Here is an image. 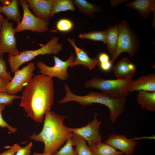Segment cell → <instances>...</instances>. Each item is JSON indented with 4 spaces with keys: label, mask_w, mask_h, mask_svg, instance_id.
Returning a JSON list of instances; mask_svg holds the SVG:
<instances>
[{
    "label": "cell",
    "mask_w": 155,
    "mask_h": 155,
    "mask_svg": "<svg viewBox=\"0 0 155 155\" xmlns=\"http://www.w3.org/2000/svg\"><path fill=\"white\" fill-rule=\"evenodd\" d=\"M52 78L42 74L33 76L22 92L20 105L27 116L37 123L42 122L45 113L50 111L54 100Z\"/></svg>",
    "instance_id": "1"
},
{
    "label": "cell",
    "mask_w": 155,
    "mask_h": 155,
    "mask_svg": "<svg viewBox=\"0 0 155 155\" xmlns=\"http://www.w3.org/2000/svg\"><path fill=\"white\" fill-rule=\"evenodd\" d=\"M9 148L0 154V155H14L16 152L20 150L22 147L17 144H15L13 146L9 147Z\"/></svg>",
    "instance_id": "31"
},
{
    "label": "cell",
    "mask_w": 155,
    "mask_h": 155,
    "mask_svg": "<svg viewBox=\"0 0 155 155\" xmlns=\"http://www.w3.org/2000/svg\"><path fill=\"white\" fill-rule=\"evenodd\" d=\"M33 155H50L45 153H39L36 152H35L33 153Z\"/></svg>",
    "instance_id": "38"
},
{
    "label": "cell",
    "mask_w": 155,
    "mask_h": 155,
    "mask_svg": "<svg viewBox=\"0 0 155 155\" xmlns=\"http://www.w3.org/2000/svg\"><path fill=\"white\" fill-rule=\"evenodd\" d=\"M137 95L138 103L143 108L150 111H155V92L139 91Z\"/></svg>",
    "instance_id": "20"
},
{
    "label": "cell",
    "mask_w": 155,
    "mask_h": 155,
    "mask_svg": "<svg viewBox=\"0 0 155 155\" xmlns=\"http://www.w3.org/2000/svg\"><path fill=\"white\" fill-rule=\"evenodd\" d=\"M16 33L13 23L4 18L0 28V57L5 53L12 56L20 54L16 47Z\"/></svg>",
    "instance_id": "9"
},
{
    "label": "cell",
    "mask_w": 155,
    "mask_h": 155,
    "mask_svg": "<svg viewBox=\"0 0 155 155\" xmlns=\"http://www.w3.org/2000/svg\"><path fill=\"white\" fill-rule=\"evenodd\" d=\"M72 1L74 5H75L80 11L91 17H94V13L101 11L99 6L85 0H75Z\"/></svg>",
    "instance_id": "22"
},
{
    "label": "cell",
    "mask_w": 155,
    "mask_h": 155,
    "mask_svg": "<svg viewBox=\"0 0 155 155\" xmlns=\"http://www.w3.org/2000/svg\"><path fill=\"white\" fill-rule=\"evenodd\" d=\"M20 4L23 9V14L20 22L15 28L16 32L30 30L39 34L48 30V22L38 18L30 11L26 0H20Z\"/></svg>",
    "instance_id": "7"
},
{
    "label": "cell",
    "mask_w": 155,
    "mask_h": 155,
    "mask_svg": "<svg viewBox=\"0 0 155 155\" xmlns=\"http://www.w3.org/2000/svg\"><path fill=\"white\" fill-rule=\"evenodd\" d=\"M32 146V142H30L25 147H22L16 152L15 155H30Z\"/></svg>",
    "instance_id": "32"
},
{
    "label": "cell",
    "mask_w": 155,
    "mask_h": 155,
    "mask_svg": "<svg viewBox=\"0 0 155 155\" xmlns=\"http://www.w3.org/2000/svg\"><path fill=\"white\" fill-rule=\"evenodd\" d=\"M129 92L134 91L155 92V74L150 73L130 82L127 88Z\"/></svg>",
    "instance_id": "14"
},
{
    "label": "cell",
    "mask_w": 155,
    "mask_h": 155,
    "mask_svg": "<svg viewBox=\"0 0 155 155\" xmlns=\"http://www.w3.org/2000/svg\"><path fill=\"white\" fill-rule=\"evenodd\" d=\"M126 6L136 10L143 18L148 19L150 13H155V1L154 0H135L129 2Z\"/></svg>",
    "instance_id": "17"
},
{
    "label": "cell",
    "mask_w": 155,
    "mask_h": 155,
    "mask_svg": "<svg viewBox=\"0 0 155 155\" xmlns=\"http://www.w3.org/2000/svg\"><path fill=\"white\" fill-rule=\"evenodd\" d=\"M65 95L59 101V103L72 101L84 106L95 103L104 105L109 109L110 120L113 123L116 122L125 108L126 98H115L102 92L94 91L90 92L84 96L78 95L72 93L67 84H65Z\"/></svg>",
    "instance_id": "3"
},
{
    "label": "cell",
    "mask_w": 155,
    "mask_h": 155,
    "mask_svg": "<svg viewBox=\"0 0 155 155\" xmlns=\"http://www.w3.org/2000/svg\"><path fill=\"white\" fill-rule=\"evenodd\" d=\"M66 117L49 111L45 114L44 123L41 132L34 133L30 139L44 144V153L53 155L72 135L69 128L64 125L63 121Z\"/></svg>",
    "instance_id": "2"
},
{
    "label": "cell",
    "mask_w": 155,
    "mask_h": 155,
    "mask_svg": "<svg viewBox=\"0 0 155 155\" xmlns=\"http://www.w3.org/2000/svg\"><path fill=\"white\" fill-rule=\"evenodd\" d=\"M98 60L99 63L104 62L110 61L109 57L108 55L104 53H101L99 55Z\"/></svg>",
    "instance_id": "35"
},
{
    "label": "cell",
    "mask_w": 155,
    "mask_h": 155,
    "mask_svg": "<svg viewBox=\"0 0 155 155\" xmlns=\"http://www.w3.org/2000/svg\"><path fill=\"white\" fill-rule=\"evenodd\" d=\"M58 38L55 36L39 49L24 50L16 56L9 54L8 61L11 71L14 73L23 63L32 60L39 55L57 54L63 48L62 44L58 43Z\"/></svg>",
    "instance_id": "5"
},
{
    "label": "cell",
    "mask_w": 155,
    "mask_h": 155,
    "mask_svg": "<svg viewBox=\"0 0 155 155\" xmlns=\"http://www.w3.org/2000/svg\"><path fill=\"white\" fill-rule=\"evenodd\" d=\"M0 77L11 81L13 77L9 71L7 70L6 62L3 57H0Z\"/></svg>",
    "instance_id": "29"
},
{
    "label": "cell",
    "mask_w": 155,
    "mask_h": 155,
    "mask_svg": "<svg viewBox=\"0 0 155 155\" xmlns=\"http://www.w3.org/2000/svg\"><path fill=\"white\" fill-rule=\"evenodd\" d=\"M117 25L118 28V42L115 54L110 60L112 64L122 53L125 52L131 57L134 56L139 46L137 36L126 21H122Z\"/></svg>",
    "instance_id": "6"
},
{
    "label": "cell",
    "mask_w": 155,
    "mask_h": 155,
    "mask_svg": "<svg viewBox=\"0 0 155 155\" xmlns=\"http://www.w3.org/2000/svg\"><path fill=\"white\" fill-rule=\"evenodd\" d=\"M1 13L0 12V28L2 25V22L4 19L3 16L1 14Z\"/></svg>",
    "instance_id": "37"
},
{
    "label": "cell",
    "mask_w": 155,
    "mask_h": 155,
    "mask_svg": "<svg viewBox=\"0 0 155 155\" xmlns=\"http://www.w3.org/2000/svg\"><path fill=\"white\" fill-rule=\"evenodd\" d=\"M5 107V105L0 104V127L1 128H7L9 131L11 133H14L17 130V129L9 125L8 123L3 119L2 115V111Z\"/></svg>",
    "instance_id": "30"
},
{
    "label": "cell",
    "mask_w": 155,
    "mask_h": 155,
    "mask_svg": "<svg viewBox=\"0 0 155 155\" xmlns=\"http://www.w3.org/2000/svg\"><path fill=\"white\" fill-rule=\"evenodd\" d=\"M132 79H106L96 76L87 80L84 86L101 90L115 98H126L128 96L127 88Z\"/></svg>",
    "instance_id": "4"
},
{
    "label": "cell",
    "mask_w": 155,
    "mask_h": 155,
    "mask_svg": "<svg viewBox=\"0 0 155 155\" xmlns=\"http://www.w3.org/2000/svg\"><path fill=\"white\" fill-rule=\"evenodd\" d=\"M93 155H123L120 151L117 150L109 145L100 142L92 148H90Z\"/></svg>",
    "instance_id": "23"
},
{
    "label": "cell",
    "mask_w": 155,
    "mask_h": 155,
    "mask_svg": "<svg viewBox=\"0 0 155 155\" xmlns=\"http://www.w3.org/2000/svg\"><path fill=\"white\" fill-rule=\"evenodd\" d=\"M68 40L73 48L76 55V57L73 63V67L82 65L92 70L99 65L98 59L95 57L94 58L90 57L84 49L79 48L76 46L74 39L68 38Z\"/></svg>",
    "instance_id": "15"
},
{
    "label": "cell",
    "mask_w": 155,
    "mask_h": 155,
    "mask_svg": "<svg viewBox=\"0 0 155 155\" xmlns=\"http://www.w3.org/2000/svg\"><path fill=\"white\" fill-rule=\"evenodd\" d=\"M21 96L15 94H10L6 92H0V104L8 105L12 103L16 99H21Z\"/></svg>",
    "instance_id": "28"
},
{
    "label": "cell",
    "mask_w": 155,
    "mask_h": 155,
    "mask_svg": "<svg viewBox=\"0 0 155 155\" xmlns=\"http://www.w3.org/2000/svg\"><path fill=\"white\" fill-rule=\"evenodd\" d=\"M72 1L70 0H54L51 18H53L56 13L61 11H75V7Z\"/></svg>",
    "instance_id": "24"
},
{
    "label": "cell",
    "mask_w": 155,
    "mask_h": 155,
    "mask_svg": "<svg viewBox=\"0 0 155 155\" xmlns=\"http://www.w3.org/2000/svg\"><path fill=\"white\" fill-rule=\"evenodd\" d=\"M127 0H111L110 1V4L113 7H115L118 5L119 4L125 1H126Z\"/></svg>",
    "instance_id": "36"
},
{
    "label": "cell",
    "mask_w": 155,
    "mask_h": 155,
    "mask_svg": "<svg viewBox=\"0 0 155 155\" xmlns=\"http://www.w3.org/2000/svg\"><path fill=\"white\" fill-rule=\"evenodd\" d=\"M35 68V63L30 62L22 69L16 71L14 77L7 85V93L13 95L21 91L31 80Z\"/></svg>",
    "instance_id": "10"
},
{
    "label": "cell",
    "mask_w": 155,
    "mask_h": 155,
    "mask_svg": "<svg viewBox=\"0 0 155 155\" xmlns=\"http://www.w3.org/2000/svg\"><path fill=\"white\" fill-rule=\"evenodd\" d=\"M18 0H12L8 5H0V12L4 13L9 21L13 20L17 24L22 19V16L18 8Z\"/></svg>",
    "instance_id": "18"
},
{
    "label": "cell",
    "mask_w": 155,
    "mask_h": 155,
    "mask_svg": "<svg viewBox=\"0 0 155 155\" xmlns=\"http://www.w3.org/2000/svg\"><path fill=\"white\" fill-rule=\"evenodd\" d=\"M101 69L104 71H108L111 68L112 64L110 61L103 63H99Z\"/></svg>",
    "instance_id": "34"
},
{
    "label": "cell",
    "mask_w": 155,
    "mask_h": 155,
    "mask_svg": "<svg viewBox=\"0 0 155 155\" xmlns=\"http://www.w3.org/2000/svg\"><path fill=\"white\" fill-rule=\"evenodd\" d=\"M72 141L76 155H93L86 140L79 135L72 133Z\"/></svg>",
    "instance_id": "21"
},
{
    "label": "cell",
    "mask_w": 155,
    "mask_h": 155,
    "mask_svg": "<svg viewBox=\"0 0 155 155\" xmlns=\"http://www.w3.org/2000/svg\"><path fill=\"white\" fill-rule=\"evenodd\" d=\"M72 137V136L69 137L64 146L53 155H76L73 147Z\"/></svg>",
    "instance_id": "26"
},
{
    "label": "cell",
    "mask_w": 155,
    "mask_h": 155,
    "mask_svg": "<svg viewBox=\"0 0 155 155\" xmlns=\"http://www.w3.org/2000/svg\"><path fill=\"white\" fill-rule=\"evenodd\" d=\"M37 17L48 22L50 20L54 0H26Z\"/></svg>",
    "instance_id": "13"
},
{
    "label": "cell",
    "mask_w": 155,
    "mask_h": 155,
    "mask_svg": "<svg viewBox=\"0 0 155 155\" xmlns=\"http://www.w3.org/2000/svg\"><path fill=\"white\" fill-rule=\"evenodd\" d=\"M53 58L55 65L52 67L47 65L41 61L37 62L36 65L39 70V72L50 78L55 77L62 81L66 80L69 78L68 67H74L73 63L75 58L73 54L71 53L69 58L65 61L56 56H53Z\"/></svg>",
    "instance_id": "8"
},
{
    "label": "cell",
    "mask_w": 155,
    "mask_h": 155,
    "mask_svg": "<svg viewBox=\"0 0 155 155\" xmlns=\"http://www.w3.org/2000/svg\"><path fill=\"white\" fill-rule=\"evenodd\" d=\"M73 27L72 22L67 19H62L57 23L56 27L59 31L63 32H68L71 30Z\"/></svg>",
    "instance_id": "27"
},
{
    "label": "cell",
    "mask_w": 155,
    "mask_h": 155,
    "mask_svg": "<svg viewBox=\"0 0 155 155\" xmlns=\"http://www.w3.org/2000/svg\"><path fill=\"white\" fill-rule=\"evenodd\" d=\"M106 44L112 58L116 52L118 36V28L117 24L113 25L105 30Z\"/></svg>",
    "instance_id": "19"
},
{
    "label": "cell",
    "mask_w": 155,
    "mask_h": 155,
    "mask_svg": "<svg viewBox=\"0 0 155 155\" xmlns=\"http://www.w3.org/2000/svg\"><path fill=\"white\" fill-rule=\"evenodd\" d=\"M97 116V113H95L93 120L84 126L78 128H69L70 132L76 134L84 138L90 148L101 142L102 139L99 132L102 121L98 120Z\"/></svg>",
    "instance_id": "11"
},
{
    "label": "cell",
    "mask_w": 155,
    "mask_h": 155,
    "mask_svg": "<svg viewBox=\"0 0 155 155\" xmlns=\"http://www.w3.org/2000/svg\"><path fill=\"white\" fill-rule=\"evenodd\" d=\"M9 81L0 77V92L7 93V86Z\"/></svg>",
    "instance_id": "33"
},
{
    "label": "cell",
    "mask_w": 155,
    "mask_h": 155,
    "mask_svg": "<svg viewBox=\"0 0 155 155\" xmlns=\"http://www.w3.org/2000/svg\"><path fill=\"white\" fill-rule=\"evenodd\" d=\"M79 37L82 39H86L95 41H100L106 44L105 30L94 31L88 33L81 34Z\"/></svg>",
    "instance_id": "25"
},
{
    "label": "cell",
    "mask_w": 155,
    "mask_h": 155,
    "mask_svg": "<svg viewBox=\"0 0 155 155\" xmlns=\"http://www.w3.org/2000/svg\"><path fill=\"white\" fill-rule=\"evenodd\" d=\"M134 140L128 138L124 135L113 133L108 136L104 142L125 155H133L137 144Z\"/></svg>",
    "instance_id": "12"
},
{
    "label": "cell",
    "mask_w": 155,
    "mask_h": 155,
    "mask_svg": "<svg viewBox=\"0 0 155 155\" xmlns=\"http://www.w3.org/2000/svg\"><path fill=\"white\" fill-rule=\"evenodd\" d=\"M114 75L117 79H132L136 71L135 65L127 57L119 60L113 67Z\"/></svg>",
    "instance_id": "16"
}]
</instances>
